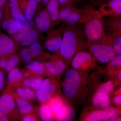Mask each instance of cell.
Wrapping results in <instances>:
<instances>
[{"mask_svg":"<svg viewBox=\"0 0 121 121\" xmlns=\"http://www.w3.org/2000/svg\"><path fill=\"white\" fill-rule=\"evenodd\" d=\"M88 43L82 24L65 25L59 52L69 64L76 53L87 48Z\"/></svg>","mask_w":121,"mask_h":121,"instance_id":"obj_1","label":"cell"},{"mask_svg":"<svg viewBox=\"0 0 121 121\" xmlns=\"http://www.w3.org/2000/svg\"><path fill=\"white\" fill-rule=\"evenodd\" d=\"M82 24L88 42L99 40L106 35L103 17L93 5L87 4L81 8Z\"/></svg>","mask_w":121,"mask_h":121,"instance_id":"obj_2","label":"cell"},{"mask_svg":"<svg viewBox=\"0 0 121 121\" xmlns=\"http://www.w3.org/2000/svg\"><path fill=\"white\" fill-rule=\"evenodd\" d=\"M87 79L86 74L82 71L73 68L68 70L63 87V94L70 100L77 99L83 93Z\"/></svg>","mask_w":121,"mask_h":121,"instance_id":"obj_3","label":"cell"},{"mask_svg":"<svg viewBox=\"0 0 121 121\" xmlns=\"http://www.w3.org/2000/svg\"><path fill=\"white\" fill-rule=\"evenodd\" d=\"M104 37L98 41L88 42L87 47L95 61L102 64L108 63L116 56Z\"/></svg>","mask_w":121,"mask_h":121,"instance_id":"obj_4","label":"cell"},{"mask_svg":"<svg viewBox=\"0 0 121 121\" xmlns=\"http://www.w3.org/2000/svg\"><path fill=\"white\" fill-rule=\"evenodd\" d=\"M60 22L67 25L82 24V13L81 8L72 4L64 5L60 8Z\"/></svg>","mask_w":121,"mask_h":121,"instance_id":"obj_5","label":"cell"},{"mask_svg":"<svg viewBox=\"0 0 121 121\" xmlns=\"http://www.w3.org/2000/svg\"><path fill=\"white\" fill-rule=\"evenodd\" d=\"M64 25L52 28L47 33L44 44L46 49L50 52L56 53L59 51L65 26Z\"/></svg>","mask_w":121,"mask_h":121,"instance_id":"obj_6","label":"cell"},{"mask_svg":"<svg viewBox=\"0 0 121 121\" xmlns=\"http://www.w3.org/2000/svg\"><path fill=\"white\" fill-rule=\"evenodd\" d=\"M95 59L90 52L83 51L77 52L73 56L70 63L76 70L87 69L95 65Z\"/></svg>","mask_w":121,"mask_h":121,"instance_id":"obj_7","label":"cell"},{"mask_svg":"<svg viewBox=\"0 0 121 121\" xmlns=\"http://www.w3.org/2000/svg\"><path fill=\"white\" fill-rule=\"evenodd\" d=\"M51 58L50 61L46 62L44 64L45 69L50 75H60L65 71L66 68V64L59 52L55 53Z\"/></svg>","mask_w":121,"mask_h":121,"instance_id":"obj_8","label":"cell"},{"mask_svg":"<svg viewBox=\"0 0 121 121\" xmlns=\"http://www.w3.org/2000/svg\"><path fill=\"white\" fill-rule=\"evenodd\" d=\"M56 89V85L52 83L50 79L47 78L43 80L41 86L36 91V96L39 101L45 103L51 98Z\"/></svg>","mask_w":121,"mask_h":121,"instance_id":"obj_9","label":"cell"},{"mask_svg":"<svg viewBox=\"0 0 121 121\" xmlns=\"http://www.w3.org/2000/svg\"><path fill=\"white\" fill-rule=\"evenodd\" d=\"M39 9L35 17V26L40 32L47 33L53 28L51 19L45 8Z\"/></svg>","mask_w":121,"mask_h":121,"instance_id":"obj_10","label":"cell"},{"mask_svg":"<svg viewBox=\"0 0 121 121\" xmlns=\"http://www.w3.org/2000/svg\"><path fill=\"white\" fill-rule=\"evenodd\" d=\"M98 11L103 17L121 16V0H109L101 5Z\"/></svg>","mask_w":121,"mask_h":121,"instance_id":"obj_11","label":"cell"},{"mask_svg":"<svg viewBox=\"0 0 121 121\" xmlns=\"http://www.w3.org/2000/svg\"><path fill=\"white\" fill-rule=\"evenodd\" d=\"M39 32L36 29L26 33L17 32L13 36V39L15 43H20L22 47H29L38 41L39 38Z\"/></svg>","mask_w":121,"mask_h":121,"instance_id":"obj_12","label":"cell"},{"mask_svg":"<svg viewBox=\"0 0 121 121\" xmlns=\"http://www.w3.org/2000/svg\"><path fill=\"white\" fill-rule=\"evenodd\" d=\"M19 5L26 19L32 20L40 7L35 0H18Z\"/></svg>","mask_w":121,"mask_h":121,"instance_id":"obj_13","label":"cell"},{"mask_svg":"<svg viewBox=\"0 0 121 121\" xmlns=\"http://www.w3.org/2000/svg\"><path fill=\"white\" fill-rule=\"evenodd\" d=\"M16 43L7 35L0 33V58L11 56L16 50Z\"/></svg>","mask_w":121,"mask_h":121,"instance_id":"obj_14","label":"cell"},{"mask_svg":"<svg viewBox=\"0 0 121 121\" xmlns=\"http://www.w3.org/2000/svg\"><path fill=\"white\" fill-rule=\"evenodd\" d=\"M105 32L121 34V16L103 17Z\"/></svg>","mask_w":121,"mask_h":121,"instance_id":"obj_15","label":"cell"},{"mask_svg":"<svg viewBox=\"0 0 121 121\" xmlns=\"http://www.w3.org/2000/svg\"><path fill=\"white\" fill-rule=\"evenodd\" d=\"M60 5L58 0H50L45 8L51 19L53 28L60 23Z\"/></svg>","mask_w":121,"mask_h":121,"instance_id":"obj_16","label":"cell"},{"mask_svg":"<svg viewBox=\"0 0 121 121\" xmlns=\"http://www.w3.org/2000/svg\"><path fill=\"white\" fill-rule=\"evenodd\" d=\"M16 103L10 94L5 92L0 95V110L8 115L14 110Z\"/></svg>","mask_w":121,"mask_h":121,"instance_id":"obj_17","label":"cell"},{"mask_svg":"<svg viewBox=\"0 0 121 121\" xmlns=\"http://www.w3.org/2000/svg\"><path fill=\"white\" fill-rule=\"evenodd\" d=\"M22 27V22L12 17L5 18L2 20L1 28L12 36L17 33Z\"/></svg>","mask_w":121,"mask_h":121,"instance_id":"obj_18","label":"cell"},{"mask_svg":"<svg viewBox=\"0 0 121 121\" xmlns=\"http://www.w3.org/2000/svg\"><path fill=\"white\" fill-rule=\"evenodd\" d=\"M8 5L11 17L21 22L25 21L26 19L20 8L18 0H8Z\"/></svg>","mask_w":121,"mask_h":121,"instance_id":"obj_19","label":"cell"},{"mask_svg":"<svg viewBox=\"0 0 121 121\" xmlns=\"http://www.w3.org/2000/svg\"><path fill=\"white\" fill-rule=\"evenodd\" d=\"M19 61V57L16 55L0 58V69L9 71L15 68Z\"/></svg>","mask_w":121,"mask_h":121,"instance_id":"obj_20","label":"cell"},{"mask_svg":"<svg viewBox=\"0 0 121 121\" xmlns=\"http://www.w3.org/2000/svg\"><path fill=\"white\" fill-rule=\"evenodd\" d=\"M92 103L96 107L106 109L110 106L111 100L109 95L105 93H96L92 99Z\"/></svg>","mask_w":121,"mask_h":121,"instance_id":"obj_21","label":"cell"},{"mask_svg":"<svg viewBox=\"0 0 121 121\" xmlns=\"http://www.w3.org/2000/svg\"><path fill=\"white\" fill-rule=\"evenodd\" d=\"M105 38L110 44L116 55L121 54V34L106 33Z\"/></svg>","mask_w":121,"mask_h":121,"instance_id":"obj_22","label":"cell"},{"mask_svg":"<svg viewBox=\"0 0 121 121\" xmlns=\"http://www.w3.org/2000/svg\"><path fill=\"white\" fill-rule=\"evenodd\" d=\"M75 117V112L71 107L65 105L60 111L56 117L57 121H72Z\"/></svg>","mask_w":121,"mask_h":121,"instance_id":"obj_23","label":"cell"},{"mask_svg":"<svg viewBox=\"0 0 121 121\" xmlns=\"http://www.w3.org/2000/svg\"><path fill=\"white\" fill-rule=\"evenodd\" d=\"M48 105L50 107L53 117L55 118L58 113L65 106L62 99L59 97L51 99L49 101Z\"/></svg>","mask_w":121,"mask_h":121,"instance_id":"obj_24","label":"cell"},{"mask_svg":"<svg viewBox=\"0 0 121 121\" xmlns=\"http://www.w3.org/2000/svg\"><path fill=\"white\" fill-rule=\"evenodd\" d=\"M15 103L19 112L21 114H29L33 110L32 106L25 99L19 98L15 101Z\"/></svg>","mask_w":121,"mask_h":121,"instance_id":"obj_25","label":"cell"},{"mask_svg":"<svg viewBox=\"0 0 121 121\" xmlns=\"http://www.w3.org/2000/svg\"><path fill=\"white\" fill-rule=\"evenodd\" d=\"M23 78L22 72L18 68H15L9 71L7 77V82L9 84L20 82Z\"/></svg>","mask_w":121,"mask_h":121,"instance_id":"obj_26","label":"cell"},{"mask_svg":"<svg viewBox=\"0 0 121 121\" xmlns=\"http://www.w3.org/2000/svg\"><path fill=\"white\" fill-rule=\"evenodd\" d=\"M27 67L30 71L37 75H41L44 73V64L39 60H32L27 64Z\"/></svg>","mask_w":121,"mask_h":121,"instance_id":"obj_27","label":"cell"},{"mask_svg":"<svg viewBox=\"0 0 121 121\" xmlns=\"http://www.w3.org/2000/svg\"><path fill=\"white\" fill-rule=\"evenodd\" d=\"M105 116V112L104 110L98 109L87 114L83 119L85 121H103Z\"/></svg>","mask_w":121,"mask_h":121,"instance_id":"obj_28","label":"cell"},{"mask_svg":"<svg viewBox=\"0 0 121 121\" xmlns=\"http://www.w3.org/2000/svg\"><path fill=\"white\" fill-rule=\"evenodd\" d=\"M16 93L18 97L27 101H32L35 99L36 94L34 91L30 88L26 87L17 88Z\"/></svg>","mask_w":121,"mask_h":121,"instance_id":"obj_29","label":"cell"},{"mask_svg":"<svg viewBox=\"0 0 121 121\" xmlns=\"http://www.w3.org/2000/svg\"><path fill=\"white\" fill-rule=\"evenodd\" d=\"M43 80L40 78H30L25 80L23 87L37 90L41 86Z\"/></svg>","mask_w":121,"mask_h":121,"instance_id":"obj_30","label":"cell"},{"mask_svg":"<svg viewBox=\"0 0 121 121\" xmlns=\"http://www.w3.org/2000/svg\"><path fill=\"white\" fill-rule=\"evenodd\" d=\"M39 113L42 121H52L53 119V115L48 105H42L39 109Z\"/></svg>","mask_w":121,"mask_h":121,"instance_id":"obj_31","label":"cell"},{"mask_svg":"<svg viewBox=\"0 0 121 121\" xmlns=\"http://www.w3.org/2000/svg\"><path fill=\"white\" fill-rule=\"evenodd\" d=\"M114 84L112 81L109 80L100 85L96 91V93H105L109 95L113 92Z\"/></svg>","mask_w":121,"mask_h":121,"instance_id":"obj_32","label":"cell"},{"mask_svg":"<svg viewBox=\"0 0 121 121\" xmlns=\"http://www.w3.org/2000/svg\"><path fill=\"white\" fill-rule=\"evenodd\" d=\"M104 110L105 112L106 116L103 121H113L118 117L120 113L118 109L113 107H109Z\"/></svg>","mask_w":121,"mask_h":121,"instance_id":"obj_33","label":"cell"},{"mask_svg":"<svg viewBox=\"0 0 121 121\" xmlns=\"http://www.w3.org/2000/svg\"><path fill=\"white\" fill-rule=\"evenodd\" d=\"M36 27L35 22L32 20L26 19L25 21L22 22V27L18 32L26 33L30 31L35 30Z\"/></svg>","mask_w":121,"mask_h":121,"instance_id":"obj_34","label":"cell"},{"mask_svg":"<svg viewBox=\"0 0 121 121\" xmlns=\"http://www.w3.org/2000/svg\"><path fill=\"white\" fill-rule=\"evenodd\" d=\"M29 48L33 58L39 56L42 52V47L37 41L30 45Z\"/></svg>","mask_w":121,"mask_h":121,"instance_id":"obj_35","label":"cell"},{"mask_svg":"<svg viewBox=\"0 0 121 121\" xmlns=\"http://www.w3.org/2000/svg\"><path fill=\"white\" fill-rule=\"evenodd\" d=\"M20 55L23 62L27 64L32 61L33 58L29 48L22 49L21 51Z\"/></svg>","mask_w":121,"mask_h":121,"instance_id":"obj_36","label":"cell"},{"mask_svg":"<svg viewBox=\"0 0 121 121\" xmlns=\"http://www.w3.org/2000/svg\"><path fill=\"white\" fill-rule=\"evenodd\" d=\"M109 68H117L119 69L121 66V55H116L108 63Z\"/></svg>","mask_w":121,"mask_h":121,"instance_id":"obj_37","label":"cell"},{"mask_svg":"<svg viewBox=\"0 0 121 121\" xmlns=\"http://www.w3.org/2000/svg\"><path fill=\"white\" fill-rule=\"evenodd\" d=\"M59 3L60 7L64 5L72 4L75 5L78 3L79 0H58Z\"/></svg>","mask_w":121,"mask_h":121,"instance_id":"obj_38","label":"cell"},{"mask_svg":"<svg viewBox=\"0 0 121 121\" xmlns=\"http://www.w3.org/2000/svg\"><path fill=\"white\" fill-rule=\"evenodd\" d=\"M5 77L4 72L0 69V93L2 91L4 87Z\"/></svg>","mask_w":121,"mask_h":121,"instance_id":"obj_39","label":"cell"},{"mask_svg":"<svg viewBox=\"0 0 121 121\" xmlns=\"http://www.w3.org/2000/svg\"><path fill=\"white\" fill-rule=\"evenodd\" d=\"M109 0H91V1L93 4L99 7Z\"/></svg>","mask_w":121,"mask_h":121,"instance_id":"obj_40","label":"cell"},{"mask_svg":"<svg viewBox=\"0 0 121 121\" xmlns=\"http://www.w3.org/2000/svg\"><path fill=\"white\" fill-rule=\"evenodd\" d=\"M8 0H0V8L5 10L8 7Z\"/></svg>","mask_w":121,"mask_h":121,"instance_id":"obj_41","label":"cell"},{"mask_svg":"<svg viewBox=\"0 0 121 121\" xmlns=\"http://www.w3.org/2000/svg\"><path fill=\"white\" fill-rule=\"evenodd\" d=\"M114 102L117 105L120 106L121 105V94L117 95L114 98Z\"/></svg>","mask_w":121,"mask_h":121,"instance_id":"obj_42","label":"cell"},{"mask_svg":"<svg viewBox=\"0 0 121 121\" xmlns=\"http://www.w3.org/2000/svg\"><path fill=\"white\" fill-rule=\"evenodd\" d=\"M9 121L8 115L0 110V121Z\"/></svg>","mask_w":121,"mask_h":121,"instance_id":"obj_43","label":"cell"},{"mask_svg":"<svg viewBox=\"0 0 121 121\" xmlns=\"http://www.w3.org/2000/svg\"><path fill=\"white\" fill-rule=\"evenodd\" d=\"M22 121H36V119L32 116L30 115H27L25 116L23 118Z\"/></svg>","mask_w":121,"mask_h":121,"instance_id":"obj_44","label":"cell"},{"mask_svg":"<svg viewBox=\"0 0 121 121\" xmlns=\"http://www.w3.org/2000/svg\"><path fill=\"white\" fill-rule=\"evenodd\" d=\"M4 9L2 8H0V28H1V24L4 18Z\"/></svg>","mask_w":121,"mask_h":121,"instance_id":"obj_45","label":"cell"},{"mask_svg":"<svg viewBox=\"0 0 121 121\" xmlns=\"http://www.w3.org/2000/svg\"><path fill=\"white\" fill-rule=\"evenodd\" d=\"M50 0H42L41 3V7L42 8H45L46 5L50 1Z\"/></svg>","mask_w":121,"mask_h":121,"instance_id":"obj_46","label":"cell"},{"mask_svg":"<svg viewBox=\"0 0 121 121\" xmlns=\"http://www.w3.org/2000/svg\"><path fill=\"white\" fill-rule=\"evenodd\" d=\"M118 78L119 79V81L121 82V72L120 70L119 71V73H118Z\"/></svg>","mask_w":121,"mask_h":121,"instance_id":"obj_47","label":"cell"},{"mask_svg":"<svg viewBox=\"0 0 121 121\" xmlns=\"http://www.w3.org/2000/svg\"><path fill=\"white\" fill-rule=\"evenodd\" d=\"M35 1H36L38 3V4L40 5L41 4V1H42V0H35Z\"/></svg>","mask_w":121,"mask_h":121,"instance_id":"obj_48","label":"cell"},{"mask_svg":"<svg viewBox=\"0 0 121 121\" xmlns=\"http://www.w3.org/2000/svg\"><path fill=\"white\" fill-rule=\"evenodd\" d=\"M29 75V74L28 72H26V73H25V74H24V76L26 78L28 77Z\"/></svg>","mask_w":121,"mask_h":121,"instance_id":"obj_49","label":"cell"},{"mask_svg":"<svg viewBox=\"0 0 121 121\" xmlns=\"http://www.w3.org/2000/svg\"><path fill=\"white\" fill-rule=\"evenodd\" d=\"M121 121V118H115L113 120V121Z\"/></svg>","mask_w":121,"mask_h":121,"instance_id":"obj_50","label":"cell"}]
</instances>
